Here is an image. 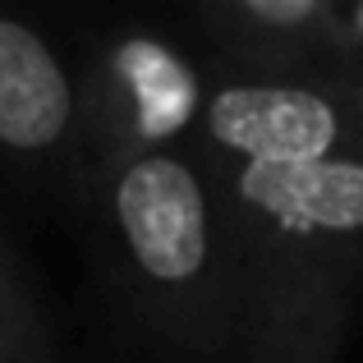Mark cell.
<instances>
[{
	"instance_id": "cell-1",
	"label": "cell",
	"mask_w": 363,
	"mask_h": 363,
	"mask_svg": "<svg viewBox=\"0 0 363 363\" xmlns=\"http://www.w3.org/2000/svg\"><path fill=\"white\" fill-rule=\"evenodd\" d=\"M203 170L221 216L240 363H340L363 308V152Z\"/></svg>"
},
{
	"instance_id": "cell-2",
	"label": "cell",
	"mask_w": 363,
	"mask_h": 363,
	"mask_svg": "<svg viewBox=\"0 0 363 363\" xmlns=\"http://www.w3.org/2000/svg\"><path fill=\"white\" fill-rule=\"evenodd\" d=\"M116 225L138 276L161 290L207 350H235V308L212 179L175 152L129 157L116 175Z\"/></svg>"
},
{
	"instance_id": "cell-3",
	"label": "cell",
	"mask_w": 363,
	"mask_h": 363,
	"mask_svg": "<svg viewBox=\"0 0 363 363\" xmlns=\"http://www.w3.org/2000/svg\"><path fill=\"white\" fill-rule=\"evenodd\" d=\"M363 152V88L345 79H225L203 106V161L313 166Z\"/></svg>"
},
{
	"instance_id": "cell-4",
	"label": "cell",
	"mask_w": 363,
	"mask_h": 363,
	"mask_svg": "<svg viewBox=\"0 0 363 363\" xmlns=\"http://www.w3.org/2000/svg\"><path fill=\"white\" fill-rule=\"evenodd\" d=\"M336 9L340 0H221L207 23L235 79H340Z\"/></svg>"
},
{
	"instance_id": "cell-5",
	"label": "cell",
	"mask_w": 363,
	"mask_h": 363,
	"mask_svg": "<svg viewBox=\"0 0 363 363\" xmlns=\"http://www.w3.org/2000/svg\"><path fill=\"white\" fill-rule=\"evenodd\" d=\"M101 83L111 97V116H120L129 143L138 147L133 157L161 152L166 143L184 138L194 124H203V74L152 33H129L111 42Z\"/></svg>"
},
{
	"instance_id": "cell-6",
	"label": "cell",
	"mask_w": 363,
	"mask_h": 363,
	"mask_svg": "<svg viewBox=\"0 0 363 363\" xmlns=\"http://www.w3.org/2000/svg\"><path fill=\"white\" fill-rule=\"evenodd\" d=\"M74 124V83L51 42L18 18H0V147L46 152Z\"/></svg>"
},
{
	"instance_id": "cell-7",
	"label": "cell",
	"mask_w": 363,
	"mask_h": 363,
	"mask_svg": "<svg viewBox=\"0 0 363 363\" xmlns=\"http://www.w3.org/2000/svg\"><path fill=\"white\" fill-rule=\"evenodd\" d=\"M336 65L340 79L363 88V0H340L336 9Z\"/></svg>"
},
{
	"instance_id": "cell-8",
	"label": "cell",
	"mask_w": 363,
	"mask_h": 363,
	"mask_svg": "<svg viewBox=\"0 0 363 363\" xmlns=\"http://www.w3.org/2000/svg\"><path fill=\"white\" fill-rule=\"evenodd\" d=\"M0 363H9V359H5V345H0Z\"/></svg>"
}]
</instances>
